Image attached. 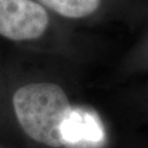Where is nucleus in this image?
Returning a JSON list of instances; mask_svg holds the SVG:
<instances>
[{"label": "nucleus", "mask_w": 148, "mask_h": 148, "mask_svg": "<svg viewBox=\"0 0 148 148\" xmlns=\"http://www.w3.org/2000/svg\"><path fill=\"white\" fill-rule=\"evenodd\" d=\"M12 102L19 124L27 136L49 147L64 146L62 126L71 106L58 85H25L16 90Z\"/></svg>", "instance_id": "1"}, {"label": "nucleus", "mask_w": 148, "mask_h": 148, "mask_svg": "<svg viewBox=\"0 0 148 148\" xmlns=\"http://www.w3.org/2000/svg\"><path fill=\"white\" fill-rule=\"evenodd\" d=\"M48 27V14L33 0H0V35L12 41L34 40Z\"/></svg>", "instance_id": "2"}, {"label": "nucleus", "mask_w": 148, "mask_h": 148, "mask_svg": "<svg viewBox=\"0 0 148 148\" xmlns=\"http://www.w3.org/2000/svg\"><path fill=\"white\" fill-rule=\"evenodd\" d=\"M104 130L100 119L93 112L85 109L69 111L62 126L64 146H99L104 139Z\"/></svg>", "instance_id": "3"}, {"label": "nucleus", "mask_w": 148, "mask_h": 148, "mask_svg": "<svg viewBox=\"0 0 148 148\" xmlns=\"http://www.w3.org/2000/svg\"><path fill=\"white\" fill-rule=\"evenodd\" d=\"M44 5L60 16L80 19L92 14L100 5L101 0H40Z\"/></svg>", "instance_id": "4"}]
</instances>
